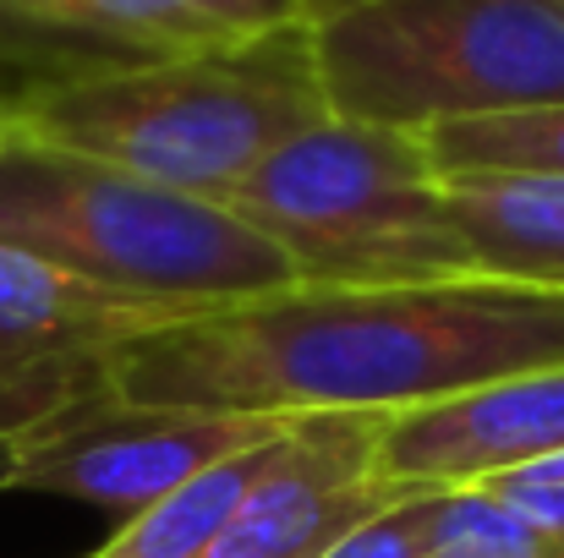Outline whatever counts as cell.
<instances>
[{"label": "cell", "mask_w": 564, "mask_h": 558, "mask_svg": "<svg viewBox=\"0 0 564 558\" xmlns=\"http://www.w3.org/2000/svg\"><path fill=\"white\" fill-rule=\"evenodd\" d=\"M0 471H6V444H0Z\"/></svg>", "instance_id": "21"}, {"label": "cell", "mask_w": 564, "mask_h": 558, "mask_svg": "<svg viewBox=\"0 0 564 558\" xmlns=\"http://www.w3.org/2000/svg\"><path fill=\"white\" fill-rule=\"evenodd\" d=\"M378 427L383 416L346 411L291 416L203 558H324L351 526L405 499L378 477Z\"/></svg>", "instance_id": "8"}, {"label": "cell", "mask_w": 564, "mask_h": 558, "mask_svg": "<svg viewBox=\"0 0 564 558\" xmlns=\"http://www.w3.org/2000/svg\"><path fill=\"white\" fill-rule=\"evenodd\" d=\"M274 433L241 455H225L214 460L208 471L187 477L176 493H165L160 504H149L143 515L121 521L116 537L105 548H94L88 558H203L214 548V537L225 532L230 510L241 504V493L252 488L263 455H269Z\"/></svg>", "instance_id": "11"}, {"label": "cell", "mask_w": 564, "mask_h": 558, "mask_svg": "<svg viewBox=\"0 0 564 558\" xmlns=\"http://www.w3.org/2000/svg\"><path fill=\"white\" fill-rule=\"evenodd\" d=\"M477 274L564 291V176H444Z\"/></svg>", "instance_id": "10"}, {"label": "cell", "mask_w": 564, "mask_h": 558, "mask_svg": "<svg viewBox=\"0 0 564 558\" xmlns=\"http://www.w3.org/2000/svg\"><path fill=\"white\" fill-rule=\"evenodd\" d=\"M160 324L171 318L0 247V444L116 389L121 351Z\"/></svg>", "instance_id": "7"}, {"label": "cell", "mask_w": 564, "mask_h": 558, "mask_svg": "<svg viewBox=\"0 0 564 558\" xmlns=\"http://www.w3.org/2000/svg\"><path fill=\"white\" fill-rule=\"evenodd\" d=\"M549 6H554V11H560V22H564V0H549Z\"/></svg>", "instance_id": "19"}, {"label": "cell", "mask_w": 564, "mask_h": 558, "mask_svg": "<svg viewBox=\"0 0 564 558\" xmlns=\"http://www.w3.org/2000/svg\"><path fill=\"white\" fill-rule=\"evenodd\" d=\"M438 176H564V105L427 132Z\"/></svg>", "instance_id": "12"}, {"label": "cell", "mask_w": 564, "mask_h": 558, "mask_svg": "<svg viewBox=\"0 0 564 558\" xmlns=\"http://www.w3.org/2000/svg\"><path fill=\"white\" fill-rule=\"evenodd\" d=\"M197 28H208L219 44H252L274 33L313 28L307 0H176Z\"/></svg>", "instance_id": "14"}, {"label": "cell", "mask_w": 564, "mask_h": 558, "mask_svg": "<svg viewBox=\"0 0 564 558\" xmlns=\"http://www.w3.org/2000/svg\"><path fill=\"white\" fill-rule=\"evenodd\" d=\"M307 28L154 61L39 72L6 88V121L50 149L225 203L280 143L324 121Z\"/></svg>", "instance_id": "2"}, {"label": "cell", "mask_w": 564, "mask_h": 558, "mask_svg": "<svg viewBox=\"0 0 564 558\" xmlns=\"http://www.w3.org/2000/svg\"><path fill=\"white\" fill-rule=\"evenodd\" d=\"M324 558H427V493H405L368 515Z\"/></svg>", "instance_id": "15"}, {"label": "cell", "mask_w": 564, "mask_h": 558, "mask_svg": "<svg viewBox=\"0 0 564 558\" xmlns=\"http://www.w3.org/2000/svg\"><path fill=\"white\" fill-rule=\"evenodd\" d=\"M346 6H362V0H307L313 22H324V17H335V11H346Z\"/></svg>", "instance_id": "17"}, {"label": "cell", "mask_w": 564, "mask_h": 558, "mask_svg": "<svg viewBox=\"0 0 564 558\" xmlns=\"http://www.w3.org/2000/svg\"><path fill=\"white\" fill-rule=\"evenodd\" d=\"M427 558H564V543L488 488H444L427 493Z\"/></svg>", "instance_id": "13"}, {"label": "cell", "mask_w": 564, "mask_h": 558, "mask_svg": "<svg viewBox=\"0 0 564 558\" xmlns=\"http://www.w3.org/2000/svg\"><path fill=\"white\" fill-rule=\"evenodd\" d=\"M0 132H6V88H0Z\"/></svg>", "instance_id": "18"}, {"label": "cell", "mask_w": 564, "mask_h": 558, "mask_svg": "<svg viewBox=\"0 0 564 558\" xmlns=\"http://www.w3.org/2000/svg\"><path fill=\"white\" fill-rule=\"evenodd\" d=\"M225 208L318 291L438 285L477 274L422 132L324 116L280 143Z\"/></svg>", "instance_id": "4"}, {"label": "cell", "mask_w": 564, "mask_h": 558, "mask_svg": "<svg viewBox=\"0 0 564 558\" xmlns=\"http://www.w3.org/2000/svg\"><path fill=\"white\" fill-rule=\"evenodd\" d=\"M564 362V291L466 274L318 291L171 318L116 362V394L230 416H405L494 378Z\"/></svg>", "instance_id": "1"}, {"label": "cell", "mask_w": 564, "mask_h": 558, "mask_svg": "<svg viewBox=\"0 0 564 558\" xmlns=\"http://www.w3.org/2000/svg\"><path fill=\"white\" fill-rule=\"evenodd\" d=\"M291 416H230L187 405H143L116 389L6 438L0 488L55 493L121 521L143 515L187 477L280 433Z\"/></svg>", "instance_id": "6"}, {"label": "cell", "mask_w": 564, "mask_h": 558, "mask_svg": "<svg viewBox=\"0 0 564 558\" xmlns=\"http://www.w3.org/2000/svg\"><path fill=\"white\" fill-rule=\"evenodd\" d=\"M564 449V362L494 378L378 427V477L405 493L477 488Z\"/></svg>", "instance_id": "9"}, {"label": "cell", "mask_w": 564, "mask_h": 558, "mask_svg": "<svg viewBox=\"0 0 564 558\" xmlns=\"http://www.w3.org/2000/svg\"><path fill=\"white\" fill-rule=\"evenodd\" d=\"M324 110L438 132L564 105V22L549 0H362L307 28Z\"/></svg>", "instance_id": "5"}, {"label": "cell", "mask_w": 564, "mask_h": 558, "mask_svg": "<svg viewBox=\"0 0 564 558\" xmlns=\"http://www.w3.org/2000/svg\"><path fill=\"white\" fill-rule=\"evenodd\" d=\"M0 247L165 318L291 291V263L225 203L0 132Z\"/></svg>", "instance_id": "3"}, {"label": "cell", "mask_w": 564, "mask_h": 558, "mask_svg": "<svg viewBox=\"0 0 564 558\" xmlns=\"http://www.w3.org/2000/svg\"><path fill=\"white\" fill-rule=\"evenodd\" d=\"M6 6H22V0H0V11H6Z\"/></svg>", "instance_id": "20"}, {"label": "cell", "mask_w": 564, "mask_h": 558, "mask_svg": "<svg viewBox=\"0 0 564 558\" xmlns=\"http://www.w3.org/2000/svg\"><path fill=\"white\" fill-rule=\"evenodd\" d=\"M494 499H505L521 521H532L538 532H549L554 543H564V449L549 460H532L521 471H505L494 482H477Z\"/></svg>", "instance_id": "16"}]
</instances>
